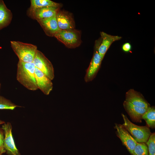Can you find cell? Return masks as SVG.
<instances>
[{
  "label": "cell",
  "instance_id": "obj_1",
  "mask_svg": "<svg viewBox=\"0 0 155 155\" xmlns=\"http://www.w3.org/2000/svg\"><path fill=\"white\" fill-rule=\"evenodd\" d=\"M35 68L33 62L24 63L19 61L17 65V80L26 88L32 91L38 89L35 78Z\"/></svg>",
  "mask_w": 155,
  "mask_h": 155
},
{
  "label": "cell",
  "instance_id": "obj_2",
  "mask_svg": "<svg viewBox=\"0 0 155 155\" xmlns=\"http://www.w3.org/2000/svg\"><path fill=\"white\" fill-rule=\"evenodd\" d=\"M10 43L19 61L24 63L33 62L38 50L36 45L16 41H11Z\"/></svg>",
  "mask_w": 155,
  "mask_h": 155
},
{
  "label": "cell",
  "instance_id": "obj_3",
  "mask_svg": "<svg viewBox=\"0 0 155 155\" xmlns=\"http://www.w3.org/2000/svg\"><path fill=\"white\" fill-rule=\"evenodd\" d=\"M123 120L122 125L138 143H146L152 134L148 126H140L131 122L127 116L122 114Z\"/></svg>",
  "mask_w": 155,
  "mask_h": 155
},
{
  "label": "cell",
  "instance_id": "obj_4",
  "mask_svg": "<svg viewBox=\"0 0 155 155\" xmlns=\"http://www.w3.org/2000/svg\"><path fill=\"white\" fill-rule=\"evenodd\" d=\"M54 37L69 48L78 47L81 43L80 32L75 29L69 30H61Z\"/></svg>",
  "mask_w": 155,
  "mask_h": 155
},
{
  "label": "cell",
  "instance_id": "obj_5",
  "mask_svg": "<svg viewBox=\"0 0 155 155\" xmlns=\"http://www.w3.org/2000/svg\"><path fill=\"white\" fill-rule=\"evenodd\" d=\"M101 40L100 38L95 41L93 55L84 78L86 82L91 81L94 78L100 66L102 59L98 52V48Z\"/></svg>",
  "mask_w": 155,
  "mask_h": 155
},
{
  "label": "cell",
  "instance_id": "obj_6",
  "mask_svg": "<svg viewBox=\"0 0 155 155\" xmlns=\"http://www.w3.org/2000/svg\"><path fill=\"white\" fill-rule=\"evenodd\" d=\"M35 67L44 73L51 80L55 77L54 70L51 61L40 51L37 50L33 62Z\"/></svg>",
  "mask_w": 155,
  "mask_h": 155
},
{
  "label": "cell",
  "instance_id": "obj_7",
  "mask_svg": "<svg viewBox=\"0 0 155 155\" xmlns=\"http://www.w3.org/2000/svg\"><path fill=\"white\" fill-rule=\"evenodd\" d=\"M4 134V147L8 155H21L16 146L12 133V126L9 122L5 123L1 128Z\"/></svg>",
  "mask_w": 155,
  "mask_h": 155
},
{
  "label": "cell",
  "instance_id": "obj_8",
  "mask_svg": "<svg viewBox=\"0 0 155 155\" xmlns=\"http://www.w3.org/2000/svg\"><path fill=\"white\" fill-rule=\"evenodd\" d=\"M114 128L116 130V133L117 136L130 153L132 155L137 142L122 125L115 123Z\"/></svg>",
  "mask_w": 155,
  "mask_h": 155
},
{
  "label": "cell",
  "instance_id": "obj_9",
  "mask_svg": "<svg viewBox=\"0 0 155 155\" xmlns=\"http://www.w3.org/2000/svg\"><path fill=\"white\" fill-rule=\"evenodd\" d=\"M35 75L38 89H39L44 94H49L53 89V84L52 80L36 67Z\"/></svg>",
  "mask_w": 155,
  "mask_h": 155
},
{
  "label": "cell",
  "instance_id": "obj_10",
  "mask_svg": "<svg viewBox=\"0 0 155 155\" xmlns=\"http://www.w3.org/2000/svg\"><path fill=\"white\" fill-rule=\"evenodd\" d=\"M56 18L60 30H69L75 29V22L71 15L68 12L59 9L57 13Z\"/></svg>",
  "mask_w": 155,
  "mask_h": 155
},
{
  "label": "cell",
  "instance_id": "obj_11",
  "mask_svg": "<svg viewBox=\"0 0 155 155\" xmlns=\"http://www.w3.org/2000/svg\"><path fill=\"white\" fill-rule=\"evenodd\" d=\"M59 8L46 7L36 9L28 11L27 15L32 18L36 20L50 18L56 15Z\"/></svg>",
  "mask_w": 155,
  "mask_h": 155
},
{
  "label": "cell",
  "instance_id": "obj_12",
  "mask_svg": "<svg viewBox=\"0 0 155 155\" xmlns=\"http://www.w3.org/2000/svg\"><path fill=\"white\" fill-rule=\"evenodd\" d=\"M37 21L48 36H54L61 30L58 26L56 15Z\"/></svg>",
  "mask_w": 155,
  "mask_h": 155
},
{
  "label": "cell",
  "instance_id": "obj_13",
  "mask_svg": "<svg viewBox=\"0 0 155 155\" xmlns=\"http://www.w3.org/2000/svg\"><path fill=\"white\" fill-rule=\"evenodd\" d=\"M123 105L132 120L137 123L142 122V116L148 108L139 107L125 100L124 102Z\"/></svg>",
  "mask_w": 155,
  "mask_h": 155
},
{
  "label": "cell",
  "instance_id": "obj_14",
  "mask_svg": "<svg viewBox=\"0 0 155 155\" xmlns=\"http://www.w3.org/2000/svg\"><path fill=\"white\" fill-rule=\"evenodd\" d=\"M100 34L101 40L98 47V52L102 60L112 44L120 40L122 37L118 36L111 35L103 32H100Z\"/></svg>",
  "mask_w": 155,
  "mask_h": 155
},
{
  "label": "cell",
  "instance_id": "obj_15",
  "mask_svg": "<svg viewBox=\"0 0 155 155\" xmlns=\"http://www.w3.org/2000/svg\"><path fill=\"white\" fill-rule=\"evenodd\" d=\"M125 101L142 108H148L150 106V104L142 96L133 89L126 93Z\"/></svg>",
  "mask_w": 155,
  "mask_h": 155
},
{
  "label": "cell",
  "instance_id": "obj_16",
  "mask_svg": "<svg viewBox=\"0 0 155 155\" xmlns=\"http://www.w3.org/2000/svg\"><path fill=\"white\" fill-rule=\"evenodd\" d=\"M12 17L11 10L7 7L3 1L0 0V30L10 24Z\"/></svg>",
  "mask_w": 155,
  "mask_h": 155
},
{
  "label": "cell",
  "instance_id": "obj_17",
  "mask_svg": "<svg viewBox=\"0 0 155 155\" xmlns=\"http://www.w3.org/2000/svg\"><path fill=\"white\" fill-rule=\"evenodd\" d=\"M61 4L50 0H31L30 6L28 11H31L36 9L46 7H52L60 8Z\"/></svg>",
  "mask_w": 155,
  "mask_h": 155
},
{
  "label": "cell",
  "instance_id": "obj_18",
  "mask_svg": "<svg viewBox=\"0 0 155 155\" xmlns=\"http://www.w3.org/2000/svg\"><path fill=\"white\" fill-rule=\"evenodd\" d=\"M142 119L146 122L147 126L152 128L155 127V109L154 107H149L144 114Z\"/></svg>",
  "mask_w": 155,
  "mask_h": 155
},
{
  "label": "cell",
  "instance_id": "obj_19",
  "mask_svg": "<svg viewBox=\"0 0 155 155\" xmlns=\"http://www.w3.org/2000/svg\"><path fill=\"white\" fill-rule=\"evenodd\" d=\"M18 107L22 106L15 104L10 100L0 95V109L13 110Z\"/></svg>",
  "mask_w": 155,
  "mask_h": 155
},
{
  "label": "cell",
  "instance_id": "obj_20",
  "mask_svg": "<svg viewBox=\"0 0 155 155\" xmlns=\"http://www.w3.org/2000/svg\"><path fill=\"white\" fill-rule=\"evenodd\" d=\"M132 155H148V147L146 143L137 142Z\"/></svg>",
  "mask_w": 155,
  "mask_h": 155
},
{
  "label": "cell",
  "instance_id": "obj_21",
  "mask_svg": "<svg viewBox=\"0 0 155 155\" xmlns=\"http://www.w3.org/2000/svg\"><path fill=\"white\" fill-rule=\"evenodd\" d=\"M147 146L149 155H155V133H152L146 143Z\"/></svg>",
  "mask_w": 155,
  "mask_h": 155
},
{
  "label": "cell",
  "instance_id": "obj_22",
  "mask_svg": "<svg viewBox=\"0 0 155 155\" xmlns=\"http://www.w3.org/2000/svg\"><path fill=\"white\" fill-rule=\"evenodd\" d=\"M4 134L2 128H0V155L6 152L4 147Z\"/></svg>",
  "mask_w": 155,
  "mask_h": 155
},
{
  "label": "cell",
  "instance_id": "obj_23",
  "mask_svg": "<svg viewBox=\"0 0 155 155\" xmlns=\"http://www.w3.org/2000/svg\"><path fill=\"white\" fill-rule=\"evenodd\" d=\"M131 44L129 42H126L123 44L121 46L122 50L125 53L130 52L132 49Z\"/></svg>",
  "mask_w": 155,
  "mask_h": 155
},
{
  "label": "cell",
  "instance_id": "obj_24",
  "mask_svg": "<svg viewBox=\"0 0 155 155\" xmlns=\"http://www.w3.org/2000/svg\"><path fill=\"white\" fill-rule=\"evenodd\" d=\"M5 123V122L0 119V125L3 124Z\"/></svg>",
  "mask_w": 155,
  "mask_h": 155
},
{
  "label": "cell",
  "instance_id": "obj_25",
  "mask_svg": "<svg viewBox=\"0 0 155 155\" xmlns=\"http://www.w3.org/2000/svg\"><path fill=\"white\" fill-rule=\"evenodd\" d=\"M1 84L0 83V89H1Z\"/></svg>",
  "mask_w": 155,
  "mask_h": 155
},
{
  "label": "cell",
  "instance_id": "obj_26",
  "mask_svg": "<svg viewBox=\"0 0 155 155\" xmlns=\"http://www.w3.org/2000/svg\"><path fill=\"white\" fill-rule=\"evenodd\" d=\"M1 155H2V154H1Z\"/></svg>",
  "mask_w": 155,
  "mask_h": 155
}]
</instances>
